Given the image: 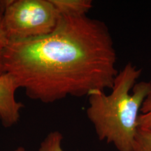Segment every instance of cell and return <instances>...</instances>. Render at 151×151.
<instances>
[{
  "instance_id": "cell-7",
  "label": "cell",
  "mask_w": 151,
  "mask_h": 151,
  "mask_svg": "<svg viewBox=\"0 0 151 151\" xmlns=\"http://www.w3.org/2000/svg\"><path fill=\"white\" fill-rule=\"evenodd\" d=\"M138 127L151 131V91L142 104L138 118Z\"/></svg>"
},
{
  "instance_id": "cell-2",
  "label": "cell",
  "mask_w": 151,
  "mask_h": 151,
  "mask_svg": "<svg viewBox=\"0 0 151 151\" xmlns=\"http://www.w3.org/2000/svg\"><path fill=\"white\" fill-rule=\"evenodd\" d=\"M142 70L128 62L113 81L110 94L96 90L88 94L86 114L100 141L113 144L118 151L137 149L138 118L151 82L141 81Z\"/></svg>"
},
{
  "instance_id": "cell-3",
  "label": "cell",
  "mask_w": 151,
  "mask_h": 151,
  "mask_svg": "<svg viewBox=\"0 0 151 151\" xmlns=\"http://www.w3.org/2000/svg\"><path fill=\"white\" fill-rule=\"evenodd\" d=\"M60 15L50 0L6 1L3 26L9 41H22L49 35Z\"/></svg>"
},
{
  "instance_id": "cell-10",
  "label": "cell",
  "mask_w": 151,
  "mask_h": 151,
  "mask_svg": "<svg viewBox=\"0 0 151 151\" xmlns=\"http://www.w3.org/2000/svg\"><path fill=\"white\" fill-rule=\"evenodd\" d=\"M15 151H25V150H24V148H22V147H20V148H17Z\"/></svg>"
},
{
  "instance_id": "cell-1",
  "label": "cell",
  "mask_w": 151,
  "mask_h": 151,
  "mask_svg": "<svg viewBox=\"0 0 151 151\" xmlns=\"http://www.w3.org/2000/svg\"><path fill=\"white\" fill-rule=\"evenodd\" d=\"M116 61L104 22L87 16H60L49 35L9 41L3 71L30 99L50 104L111 89L118 73Z\"/></svg>"
},
{
  "instance_id": "cell-9",
  "label": "cell",
  "mask_w": 151,
  "mask_h": 151,
  "mask_svg": "<svg viewBox=\"0 0 151 151\" xmlns=\"http://www.w3.org/2000/svg\"><path fill=\"white\" fill-rule=\"evenodd\" d=\"M135 151H151V131L139 128L137 135Z\"/></svg>"
},
{
  "instance_id": "cell-8",
  "label": "cell",
  "mask_w": 151,
  "mask_h": 151,
  "mask_svg": "<svg viewBox=\"0 0 151 151\" xmlns=\"http://www.w3.org/2000/svg\"><path fill=\"white\" fill-rule=\"evenodd\" d=\"M5 3L6 1H0V76L4 73L3 57L5 49L9 42L3 26V14L5 8Z\"/></svg>"
},
{
  "instance_id": "cell-6",
  "label": "cell",
  "mask_w": 151,
  "mask_h": 151,
  "mask_svg": "<svg viewBox=\"0 0 151 151\" xmlns=\"http://www.w3.org/2000/svg\"><path fill=\"white\" fill-rule=\"evenodd\" d=\"M63 136L60 132H50L41 143L39 151H64L62 147Z\"/></svg>"
},
{
  "instance_id": "cell-4",
  "label": "cell",
  "mask_w": 151,
  "mask_h": 151,
  "mask_svg": "<svg viewBox=\"0 0 151 151\" xmlns=\"http://www.w3.org/2000/svg\"><path fill=\"white\" fill-rule=\"evenodd\" d=\"M18 89L11 75L4 73L0 76V121L5 127H12L20 119L23 105L16 99Z\"/></svg>"
},
{
  "instance_id": "cell-5",
  "label": "cell",
  "mask_w": 151,
  "mask_h": 151,
  "mask_svg": "<svg viewBox=\"0 0 151 151\" xmlns=\"http://www.w3.org/2000/svg\"><path fill=\"white\" fill-rule=\"evenodd\" d=\"M60 16L81 17L87 16L92 7L90 0H50Z\"/></svg>"
}]
</instances>
